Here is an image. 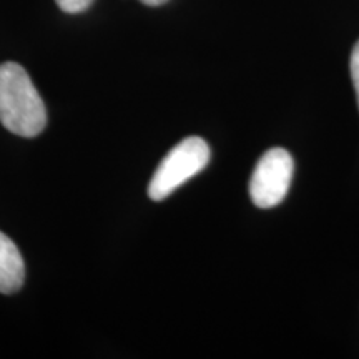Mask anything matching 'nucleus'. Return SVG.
Here are the masks:
<instances>
[{"label":"nucleus","instance_id":"obj_6","mask_svg":"<svg viewBox=\"0 0 359 359\" xmlns=\"http://www.w3.org/2000/svg\"><path fill=\"white\" fill-rule=\"evenodd\" d=\"M351 77H353V83H354V90H356L358 95V107H359V40L354 45L353 53H351Z\"/></svg>","mask_w":359,"mask_h":359},{"label":"nucleus","instance_id":"obj_3","mask_svg":"<svg viewBox=\"0 0 359 359\" xmlns=\"http://www.w3.org/2000/svg\"><path fill=\"white\" fill-rule=\"evenodd\" d=\"M293 158L285 148H271L255 167L250 180L251 201L258 208H273L285 200L293 180Z\"/></svg>","mask_w":359,"mask_h":359},{"label":"nucleus","instance_id":"obj_7","mask_svg":"<svg viewBox=\"0 0 359 359\" xmlns=\"http://www.w3.org/2000/svg\"><path fill=\"white\" fill-rule=\"evenodd\" d=\"M140 2L150 7H158V6H163V4H167L168 0H140Z\"/></svg>","mask_w":359,"mask_h":359},{"label":"nucleus","instance_id":"obj_5","mask_svg":"<svg viewBox=\"0 0 359 359\" xmlns=\"http://www.w3.org/2000/svg\"><path fill=\"white\" fill-rule=\"evenodd\" d=\"M55 2L67 13H79L87 11L93 0H55Z\"/></svg>","mask_w":359,"mask_h":359},{"label":"nucleus","instance_id":"obj_1","mask_svg":"<svg viewBox=\"0 0 359 359\" xmlns=\"http://www.w3.org/2000/svg\"><path fill=\"white\" fill-rule=\"evenodd\" d=\"M0 122L8 132L32 138L43 132L47 110L25 69L15 62L0 65Z\"/></svg>","mask_w":359,"mask_h":359},{"label":"nucleus","instance_id":"obj_2","mask_svg":"<svg viewBox=\"0 0 359 359\" xmlns=\"http://www.w3.org/2000/svg\"><path fill=\"white\" fill-rule=\"evenodd\" d=\"M210 161V147L200 137H188L168 151L160 161L148 185V196L155 201L167 196L200 173Z\"/></svg>","mask_w":359,"mask_h":359},{"label":"nucleus","instance_id":"obj_4","mask_svg":"<svg viewBox=\"0 0 359 359\" xmlns=\"http://www.w3.org/2000/svg\"><path fill=\"white\" fill-rule=\"evenodd\" d=\"M25 278V264L19 248L0 231V293L12 294L20 290Z\"/></svg>","mask_w":359,"mask_h":359}]
</instances>
